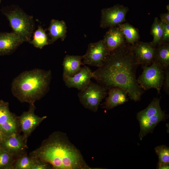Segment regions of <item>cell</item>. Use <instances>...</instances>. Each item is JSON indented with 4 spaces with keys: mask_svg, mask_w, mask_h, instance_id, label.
Wrapping results in <instances>:
<instances>
[{
    "mask_svg": "<svg viewBox=\"0 0 169 169\" xmlns=\"http://www.w3.org/2000/svg\"><path fill=\"white\" fill-rule=\"evenodd\" d=\"M133 44L126 42L110 52L102 66L93 72L92 78L108 90L113 87L124 90L131 100L136 102L140 100L143 91L136 79L139 65Z\"/></svg>",
    "mask_w": 169,
    "mask_h": 169,
    "instance_id": "cell-1",
    "label": "cell"
},
{
    "mask_svg": "<svg viewBox=\"0 0 169 169\" xmlns=\"http://www.w3.org/2000/svg\"><path fill=\"white\" fill-rule=\"evenodd\" d=\"M29 156L48 163L54 169H93L66 135L59 131L52 133Z\"/></svg>",
    "mask_w": 169,
    "mask_h": 169,
    "instance_id": "cell-2",
    "label": "cell"
},
{
    "mask_svg": "<svg viewBox=\"0 0 169 169\" xmlns=\"http://www.w3.org/2000/svg\"><path fill=\"white\" fill-rule=\"evenodd\" d=\"M51 78L50 70L35 69L25 71L13 79L12 94L22 103H34L48 91Z\"/></svg>",
    "mask_w": 169,
    "mask_h": 169,
    "instance_id": "cell-3",
    "label": "cell"
},
{
    "mask_svg": "<svg viewBox=\"0 0 169 169\" xmlns=\"http://www.w3.org/2000/svg\"><path fill=\"white\" fill-rule=\"evenodd\" d=\"M1 11L8 20L13 32L24 42H29L35 29L33 17L15 5L3 7Z\"/></svg>",
    "mask_w": 169,
    "mask_h": 169,
    "instance_id": "cell-4",
    "label": "cell"
},
{
    "mask_svg": "<svg viewBox=\"0 0 169 169\" xmlns=\"http://www.w3.org/2000/svg\"><path fill=\"white\" fill-rule=\"evenodd\" d=\"M143 71L137 79L140 88L144 90L155 89L158 93L162 86L165 76V70L155 61L150 66L142 65Z\"/></svg>",
    "mask_w": 169,
    "mask_h": 169,
    "instance_id": "cell-5",
    "label": "cell"
},
{
    "mask_svg": "<svg viewBox=\"0 0 169 169\" xmlns=\"http://www.w3.org/2000/svg\"><path fill=\"white\" fill-rule=\"evenodd\" d=\"M108 91L103 85L91 81L85 90L79 92L78 96L84 108L96 112L100 102L107 95Z\"/></svg>",
    "mask_w": 169,
    "mask_h": 169,
    "instance_id": "cell-6",
    "label": "cell"
},
{
    "mask_svg": "<svg viewBox=\"0 0 169 169\" xmlns=\"http://www.w3.org/2000/svg\"><path fill=\"white\" fill-rule=\"evenodd\" d=\"M129 11L127 7L117 4L103 8L101 10L100 27L105 28L116 27L125 22V16Z\"/></svg>",
    "mask_w": 169,
    "mask_h": 169,
    "instance_id": "cell-7",
    "label": "cell"
},
{
    "mask_svg": "<svg viewBox=\"0 0 169 169\" xmlns=\"http://www.w3.org/2000/svg\"><path fill=\"white\" fill-rule=\"evenodd\" d=\"M109 54L104 39L90 43L86 53L83 55V65L88 64L99 68L102 66Z\"/></svg>",
    "mask_w": 169,
    "mask_h": 169,
    "instance_id": "cell-8",
    "label": "cell"
},
{
    "mask_svg": "<svg viewBox=\"0 0 169 169\" xmlns=\"http://www.w3.org/2000/svg\"><path fill=\"white\" fill-rule=\"evenodd\" d=\"M27 139L19 132L4 136L0 143V147L16 158L27 153Z\"/></svg>",
    "mask_w": 169,
    "mask_h": 169,
    "instance_id": "cell-9",
    "label": "cell"
},
{
    "mask_svg": "<svg viewBox=\"0 0 169 169\" xmlns=\"http://www.w3.org/2000/svg\"><path fill=\"white\" fill-rule=\"evenodd\" d=\"M28 110L23 112L19 116L18 120L19 131L27 138L35 128L47 116L40 117L35 114L36 107L34 103H30Z\"/></svg>",
    "mask_w": 169,
    "mask_h": 169,
    "instance_id": "cell-10",
    "label": "cell"
},
{
    "mask_svg": "<svg viewBox=\"0 0 169 169\" xmlns=\"http://www.w3.org/2000/svg\"><path fill=\"white\" fill-rule=\"evenodd\" d=\"M156 46L150 42L138 41L133 44V50L138 65L149 66L155 59Z\"/></svg>",
    "mask_w": 169,
    "mask_h": 169,
    "instance_id": "cell-11",
    "label": "cell"
},
{
    "mask_svg": "<svg viewBox=\"0 0 169 169\" xmlns=\"http://www.w3.org/2000/svg\"><path fill=\"white\" fill-rule=\"evenodd\" d=\"M93 72L89 68L84 65L79 71L71 77L63 75L65 85L69 88H74L80 91L85 90L88 86L92 78Z\"/></svg>",
    "mask_w": 169,
    "mask_h": 169,
    "instance_id": "cell-12",
    "label": "cell"
},
{
    "mask_svg": "<svg viewBox=\"0 0 169 169\" xmlns=\"http://www.w3.org/2000/svg\"><path fill=\"white\" fill-rule=\"evenodd\" d=\"M23 42L14 32L0 33V55L13 53Z\"/></svg>",
    "mask_w": 169,
    "mask_h": 169,
    "instance_id": "cell-13",
    "label": "cell"
},
{
    "mask_svg": "<svg viewBox=\"0 0 169 169\" xmlns=\"http://www.w3.org/2000/svg\"><path fill=\"white\" fill-rule=\"evenodd\" d=\"M107 95L102 106L107 110L111 109L128 101L127 92L120 88H110L108 90Z\"/></svg>",
    "mask_w": 169,
    "mask_h": 169,
    "instance_id": "cell-14",
    "label": "cell"
},
{
    "mask_svg": "<svg viewBox=\"0 0 169 169\" xmlns=\"http://www.w3.org/2000/svg\"><path fill=\"white\" fill-rule=\"evenodd\" d=\"M103 39L109 53L126 42L121 30L117 26L110 28Z\"/></svg>",
    "mask_w": 169,
    "mask_h": 169,
    "instance_id": "cell-15",
    "label": "cell"
},
{
    "mask_svg": "<svg viewBox=\"0 0 169 169\" xmlns=\"http://www.w3.org/2000/svg\"><path fill=\"white\" fill-rule=\"evenodd\" d=\"M165 118V114L162 111L149 118H137L139 122L140 131L139 137L141 140L147 133L152 131L155 126Z\"/></svg>",
    "mask_w": 169,
    "mask_h": 169,
    "instance_id": "cell-16",
    "label": "cell"
},
{
    "mask_svg": "<svg viewBox=\"0 0 169 169\" xmlns=\"http://www.w3.org/2000/svg\"><path fill=\"white\" fill-rule=\"evenodd\" d=\"M67 28L66 23L64 21L52 19L48 28L50 38L48 40L49 44H52L59 38L64 41L66 37Z\"/></svg>",
    "mask_w": 169,
    "mask_h": 169,
    "instance_id": "cell-17",
    "label": "cell"
},
{
    "mask_svg": "<svg viewBox=\"0 0 169 169\" xmlns=\"http://www.w3.org/2000/svg\"><path fill=\"white\" fill-rule=\"evenodd\" d=\"M82 59L83 55H66L62 63L63 75L72 77L78 73L81 68V65L83 64Z\"/></svg>",
    "mask_w": 169,
    "mask_h": 169,
    "instance_id": "cell-18",
    "label": "cell"
},
{
    "mask_svg": "<svg viewBox=\"0 0 169 169\" xmlns=\"http://www.w3.org/2000/svg\"><path fill=\"white\" fill-rule=\"evenodd\" d=\"M154 60L165 70L169 67V43H161L156 46Z\"/></svg>",
    "mask_w": 169,
    "mask_h": 169,
    "instance_id": "cell-19",
    "label": "cell"
},
{
    "mask_svg": "<svg viewBox=\"0 0 169 169\" xmlns=\"http://www.w3.org/2000/svg\"><path fill=\"white\" fill-rule=\"evenodd\" d=\"M117 26L121 30L127 43L133 44L139 41L140 36L137 28L128 23L120 24Z\"/></svg>",
    "mask_w": 169,
    "mask_h": 169,
    "instance_id": "cell-20",
    "label": "cell"
},
{
    "mask_svg": "<svg viewBox=\"0 0 169 169\" xmlns=\"http://www.w3.org/2000/svg\"><path fill=\"white\" fill-rule=\"evenodd\" d=\"M33 34V38L29 43L34 47L41 49L49 44L45 30L41 26H38Z\"/></svg>",
    "mask_w": 169,
    "mask_h": 169,
    "instance_id": "cell-21",
    "label": "cell"
},
{
    "mask_svg": "<svg viewBox=\"0 0 169 169\" xmlns=\"http://www.w3.org/2000/svg\"><path fill=\"white\" fill-rule=\"evenodd\" d=\"M162 111L160 105V99L154 98L145 109L137 113V118H149Z\"/></svg>",
    "mask_w": 169,
    "mask_h": 169,
    "instance_id": "cell-22",
    "label": "cell"
},
{
    "mask_svg": "<svg viewBox=\"0 0 169 169\" xmlns=\"http://www.w3.org/2000/svg\"><path fill=\"white\" fill-rule=\"evenodd\" d=\"M163 32V24L157 17L154 19L151 26L150 34L153 37L151 42L154 46H156L160 42Z\"/></svg>",
    "mask_w": 169,
    "mask_h": 169,
    "instance_id": "cell-23",
    "label": "cell"
},
{
    "mask_svg": "<svg viewBox=\"0 0 169 169\" xmlns=\"http://www.w3.org/2000/svg\"><path fill=\"white\" fill-rule=\"evenodd\" d=\"M36 160V158L25 154L16 159L12 169H31Z\"/></svg>",
    "mask_w": 169,
    "mask_h": 169,
    "instance_id": "cell-24",
    "label": "cell"
},
{
    "mask_svg": "<svg viewBox=\"0 0 169 169\" xmlns=\"http://www.w3.org/2000/svg\"><path fill=\"white\" fill-rule=\"evenodd\" d=\"M18 117H15L0 125V131L4 136L19 132Z\"/></svg>",
    "mask_w": 169,
    "mask_h": 169,
    "instance_id": "cell-25",
    "label": "cell"
},
{
    "mask_svg": "<svg viewBox=\"0 0 169 169\" xmlns=\"http://www.w3.org/2000/svg\"><path fill=\"white\" fill-rule=\"evenodd\" d=\"M16 159L0 147V169H12Z\"/></svg>",
    "mask_w": 169,
    "mask_h": 169,
    "instance_id": "cell-26",
    "label": "cell"
},
{
    "mask_svg": "<svg viewBox=\"0 0 169 169\" xmlns=\"http://www.w3.org/2000/svg\"><path fill=\"white\" fill-rule=\"evenodd\" d=\"M16 116L9 109V103L0 100V125Z\"/></svg>",
    "mask_w": 169,
    "mask_h": 169,
    "instance_id": "cell-27",
    "label": "cell"
},
{
    "mask_svg": "<svg viewBox=\"0 0 169 169\" xmlns=\"http://www.w3.org/2000/svg\"><path fill=\"white\" fill-rule=\"evenodd\" d=\"M159 158L158 163L169 164V149L165 145L159 146L155 148Z\"/></svg>",
    "mask_w": 169,
    "mask_h": 169,
    "instance_id": "cell-28",
    "label": "cell"
},
{
    "mask_svg": "<svg viewBox=\"0 0 169 169\" xmlns=\"http://www.w3.org/2000/svg\"><path fill=\"white\" fill-rule=\"evenodd\" d=\"M37 159L35 164L31 169H49L52 168L51 165L45 161Z\"/></svg>",
    "mask_w": 169,
    "mask_h": 169,
    "instance_id": "cell-29",
    "label": "cell"
},
{
    "mask_svg": "<svg viewBox=\"0 0 169 169\" xmlns=\"http://www.w3.org/2000/svg\"><path fill=\"white\" fill-rule=\"evenodd\" d=\"M162 23L163 24V35L159 44L168 43L169 42V23Z\"/></svg>",
    "mask_w": 169,
    "mask_h": 169,
    "instance_id": "cell-30",
    "label": "cell"
},
{
    "mask_svg": "<svg viewBox=\"0 0 169 169\" xmlns=\"http://www.w3.org/2000/svg\"><path fill=\"white\" fill-rule=\"evenodd\" d=\"M165 92L168 95L169 93V68L165 70V76L163 84Z\"/></svg>",
    "mask_w": 169,
    "mask_h": 169,
    "instance_id": "cell-31",
    "label": "cell"
},
{
    "mask_svg": "<svg viewBox=\"0 0 169 169\" xmlns=\"http://www.w3.org/2000/svg\"><path fill=\"white\" fill-rule=\"evenodd\" d=\"M160 17L162 23H169V12L161 14Z\"/></svg>",
    "mask_w": 169,
    "mask_h": 169,
    "instance_id": "cell-32",
    "label": "cell"
},
{
    "mask_svg": "<svg viewBox=\"0 0 169 169\" xmlns=\"http://www.w3.org/2000/svg\"><path fill=\"white\" fill-rule=\"evenodd\" d=\"M157 167L159 169H168L169 168V164L158 163Z\"/></svg>",
    "mask_w": 169,
    "mask_h": 169,
    "instance_id": "cell-33",
    "label": "cell"
},
{
    "mask_svg": "<svg viewBox=\"0 0 169 169\" xmlns=\"http://www.w3.org/2000/svg\"><path fill=\"white\" fill-rule=\"evenodd\" d=\"M4 137V136L2 134V133L0 131V143L2 142V141L3 140Z\"/></svg>",
    "mask_w": 169,
    "mask_h": 169,
    "instance_id": "cell-34",
    "label": "cell"
},
{
    "mask_svg": "<svg viewBox=\"0 0 169 169\" xmlns=\"http://www.w3.org/2000/svg\"><path fill=\"white\" fill-rule=\"evenodd\" d=\"M166 8H167V11H168V12H169V5H167L166 6Z\"/></svg>",
    "mask_w": 169,
    "mask_h": 169,
    "instance_id": "cell-35",
    "label": "cell"
},
{
    "mask_svg": "<svg viewBox=\"0 0 169 169\" xmlns=\"http://www.w3.org/2000/svg\"><path fill=\"white\" fill-rule=\"evenodd\" d=\"M2 0H0V3H1V1Z\"/></svg>",
    "mask_w": 169,
    "mask_h": 169,
    "instance_id": "cell-36",
    "label": "cell"
}]
</instances>
